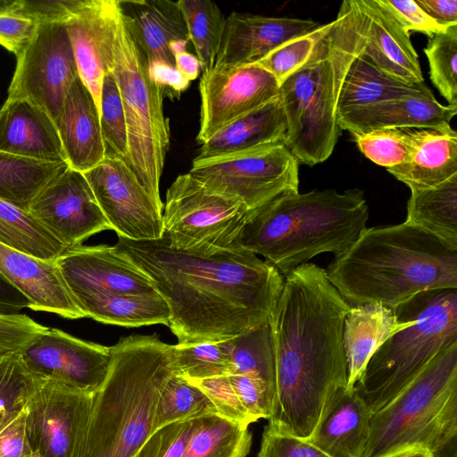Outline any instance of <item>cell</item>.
I'll return each instance as SVG.
<instances>
[{
	"label": "cell",
	"instance_id": "cell-1",
	"mask_svg": "<svg viewBox=\"0 0 457 457\" xmlns=\"http://www.w3.org/2000/svg\"><path fill=\"white\" fill-rule=\"evenodd\" d=\"M116 250L132 262L167 303L179 345L234 338L268 320L284 285L278 270L240 247L210 254L170 247L165 237H119Z\"/></svg>",
	"mask_w": 457,
	"mask_h": 457
},
{
	"label": "cell",
	"instance_id": "cell-2",
	"mask_svg": "<svg viewBox=\"0 0 457 457\" xmlns=\"http://www.w3.org/2000/svg\"><path fill=\"white\" fill-rule=\"evenodd\" d=\"M351 307L314 263L284 277L270 317L276 396L268 427L308 440L330 402L346 388L343 331Z\"/></svg>",
	"mask_w": 457,
	"mask_h": 457
},
{
	"label": "cell",
	"instance_id": "cell-3",
	"mask_svg": "<svg viewBox=\"0 0 457 457\" xmlns=\"http://www.w3.org/2000/svg\"><path fill=\"white\" fill-rule=\"evenodd\" d=\"M325 270L351 306L393 309L424 291L457 289V247L405 221L367 228Z\"/></svg>",
	"mask_w": 457,
	"mask_h": 457
},
{
	"label": "cell",
	"instance_id": "cell-4",
	"mask_svg": "<svg viewBox=\"0 0 457 457\" xmlns=\"http://www.w3.org/2000/svg\"><path fill=\"white\" fill-rule=\"evenodd\" d=\"M362 190H312L280 195L247 212L234 246L274 266L286 277L314 256L345 253L367 228Z\"/></svg>",
	"mask_w": 457,
	"mask_h": 457
},
{
	"label": "cell",
	"instance_id": "cell-5",
	"mask_svg": "<svg viewBox=\"0 0 457 457\" xmlns=\"http://www.w3.org/2000/svg\"><path fill=\"white\" fill-rule=\"evenodd\" d=\"M368 21L357 0L343 1L308 61L279 85L286 146L308 166L325 162L339 136L337 103L346 72L364 49Z\"/></svg>",
	"mask_w": 457,
	"mask_h": 457
},
{
	"label": "cell",
	"instance_id": "cell-6",
	"mask_svg": "<svg viewBox=\"0 0 457 457\" xmlns=\"http://www.w3.org/2000/svg\"><path fill=\"white\" fill-rule=\"evenodd\" d=\"M111 351L79 457H135L154 433L160 392L175 371L172 345L156 335L122 337Z\"/></svg>",
	"mask_w": 457,
	"mask_h": 457
},
{
	"label": "cell",
	"instance_id": "cell-7",
	"mask_svg": "<svg viewBox=\"0 0 457 457\" xmlns=\"http://www.w3.org/2000/svg\"><path fill=\"white\" fill-rule=\"evenodd\" d=\"M413 447L432 457H457V344L373 412L363 457H389Z\"/></svg>",
	"mask_w": 457,
	"mask_h": 457
},
{
	"label": "cell",
	"instance_id": "cell-8",
	"mask_svg": "<svg viewBox=\"0 0 457 457\" xmlns=\"http://www.w3.org/2000/svg\"><path fill=\"white\" fill-rule=\"evenodd\" d=\"M104 59L123 104L129 167L154 201L163 206L160 181L170 145L164 96L150 78L147 58L127 24L118 0H106Z\"/></svg>",
	"mask_w": 457,
	"mask_h": 457
},
{
	"label": "cell",
	"instance_id": "cell-9",
	"mask_svg": "<svg viewBox=\"0 0 457 457\" xmlns=\"http://www.w3.org/2000/svg\"><path fill=\"white\" fill-rule=\"evenodd\" d=\"M406 302L411 323L379 346L353 386L372 412L393 401L439 353L457 344V289L424 291Z\"/></svg>",
	"mask_w": 457,
	"mask_h": 457
},
{
	"label": "cell",
	"instance_id": "cell-10",
	"mask_svg": "<svg viewBox=\"0 0 457 457\" xmlns=\"http://www.w3.org/2000/svg\"><path fill=\"white\" fill-rule=\"evenodd\" d=\"M249 210L192 177L179 175L166 192L163 237L174 249L210 254L233 248Z\"/></svg>",
	"mask_w": 457,
	"mask_h": 457
},
{
	"label": "cell",
	"instance_id": "cell-11",
	"mask_svg": "<svg viewBox=\"0 0 457 457\" xmlns=\"http://www.w3.org/2000/svg\"><path fill=\"white\" fill-rule=\"evenodd\" d=\"M188 173L207 188L240 201L249 211L299 192V162L286 145L194 159Z\"/></svg>",
	"mask_w": 457,
	"mask_h": 457
},
{
	"label": "cell",
	"instance_id": "cell-12",
	"mask_svg": "<svg viewBox=\"0 0 457 457\" xmlns=\"http://www.w3.org/2000/svg\"><path fill=\"white\" fill-rule=\"evenodd\" d=\"M79 77L73 49L64 22L37 26L8 88L9 99H27L56 122L64 96Z\"/></svg>",
	"mask_w": 457,
	"mask_h": 457
},
{
	"label": "cell",
	"instance_id": "cell-13",
	"mask_svg": "<svg viewBox=\"0 0 457 457\" xmlns=\"http://www.w3.org/2000/svg\"><path fill=\"white\" fill-rule=\"evenodd\" d=\"M95 394L42 380L25 409V430L37 457H79Z\"/></svg>",
	"mask_w": 457,
	"mask_h": 457
},
{
	"label": "cell",
	"instance_id": "cell-14",
	"mask_svg": "<svg viewBox=\"0 0 457 457\" xmlns=\"http://www.w3.org/2000/svg\"><path fill=\"white\" fill-rule=\"evenodd\" d=\"M111 228L135 241L163 237L162 209L121 159L106 155L83 173Z\"/></svg>",
	"mask_w": 457,
	"mask_h": 457
},
{
	"label": "cell",
	"instance_id": "cell-15",
	"mask_svg": "<svg viewBox=\"0 0 457 457\" xmlns=\"http://www.w3.org/2000/svg\"><path fill=\"white\" fill-rule=\"evenodd\" d=\"M20 353L27 368L40 379L89 394L101 388L112 362L111 347L52 328L37 334Z\"/></svg>",
	"mask_w": 457,
	"mask_h": 457
},
{
	"label": "cell",
	"instance_id": "cell-16",
	"mask_svg": "<svg viewBox=\"0 0 457 457\" xmlns=\"http://www.w3.org/2000/svg\"><path fill=\"white\" fill-rule=\"evenodd\" d=\"M200 127L204 144L237 118L279 96V84L256 63L215 68L203 72L199 83Z\"/></svg>",
	"mask_w": 457,
	"mask_h": 457
},
{
	"label": "cell",
	"instance_id": "cell-17",
	"mask_svg": "<svg viewBox=\"0 0 457 457\" xmlns=\"http://www.w3.org/2000/svg\"><path fill=\"white\" fill-rule=\"evenodd\" d=\"M28 212L67 249L112 229L84 174L71 167L46 184Z\"/></svg>",
	"mask_w": 457,
	"mask_h": 457
},
{
	"label": "cell",
	"instance_id": "cell-18",
	"mask_svg": "<svg viewBox=\"0 0 457 457\" xmlns=\"http://www.w3.org/2000/svg\"><path fill=\"white\" fill-rule=\"evenodd\" d=\"M56 262L72 295L157 292L150 278L114 246L69 248Z\"/></svg>",
	"mask_w": 457,
	"mask_h": 457
},
{
	"label": "cell",
	"instance_id": "cell-19",
	"mask_svg": "<svg viewBox=\"0 0 457 457\" xmlns=\"http://www.w3.org/2000/svg\"><path fill=\"white\" fill-rule=\"evenodd\" d=\"M320 25L310 19L232 12L226 17L214 67L256 63L281 44L309 33Z\"/></svg>",
	"mask_w": 457,
	"mask_h": 457
},
{
	"label": "cell",
	"instance_id": "cell-20",
	"mask_svg": "<svg viewBox=\"0 0 457 457\" xmlns=\"http://www.w3.org/2000/svg\"><path fill=\"white\" fill-rule=\"evenodd\" d=\"M0 277L20 291L33 311L66 319L86 318L56 260H46L0 243Z\"/></svg>",
	"mask_w": 457,
	"mask_h": 457
},
{
	"label": "cell",
	"instance_id": "cell-21",
	"mask_svg": "<svg viewBox=\"0 0 457 457\" xmlns=\"http://www.w3.org/2000/svg\"><path fill=\"white\" fill-rule=\"evenodd\" d=\"M457 106L440 104L429 89L337 113L339 129L351 135L387 128L423 129L450 124Z\"/></svg>",
	"mask_w": 457,
	"mask_h": 457
},
{
	"label": "cell",
	"instance_id": "cell-22",
	"mask_svg": "<svg viewBox=\"0 0 457 457\" xmlns=\"http://www.w3.org/2000/svg\"><path fill=\"white\" fill-rule=\"evenodd\" d=\"M56 128L69 167L84 173L104 160L99 112L79 76L64 96Z\"/></svg>",
	"mask_w": 457,
	"mask_h": 457
},
{
	"label": "cell",
	"instance_id": "cell-23",
	"mask_svg": "<svg viewBox=\"0 0 457 457\" xmlns=\"http://www.w3.org/2000/svg\"><path fill=\"white\" fill-rule=\"evenodd\" d=\"M0 151L47 162H67L55 123L27 99L7 98L0 109Z\"/></svg>",
	"mask_w": 457,
	"mask_h": 457
},
{
	"label": "cell",
	"instance_id": "cell-24",
	"mask_svg": "<svg viewBox=\"0 0 457 457\" xmlns=\"http://www.w3.org/2000/svg\"><path fill=\"white\" fill-rule=\"evenodd\" d=\"M407 302L395 308L378 304L352 306L345 318L343 339L347 361V385L353 388L379 346L411 323Z\"/></svg>",
	"mask_w": 457,
	"mask_h": 457
},
{
	"label": "cell",
	"instance_id": "cell-25",
	"mask_svg": "<svg viewBox=\"0 0 457 457\" xmlns=\"http://www.w3.org/2000/svg\"><path fill=\"white\" fill-rule=\"evenodd\" d=\"M287 134V120L278 96L220 129L202 144L195 159H209L286 145Z\"/></svg>",
	"mask_w": 457,
	"mask_h": 457
},
{
	"label": "cell",
	"instance_id": "cell-26",
	"mask_svg": "<svg viewBox=\"0 0 457 457\" xmlns=\"http://www.w3.org/2000/svg\"><path fill=\"white\" fill-rule=\"evenodd\" d=\"M373 412L353 388L330 402L307 440L330 457H363Z\"/></svg>",
	"mask_w": 457,
	"mask_h": 457
},
{
	"label": "cell",
	"instance_id": "cell-27",
	"mask_svg": "<svg viewBox=\"0 0 457 457\" xmlns=\"http://www.w3.org/2000/svg\"><path fill=\"white\" fill-rule=\"evenodd\" d=\"M368 21L363 54L383 72L408 83L424 82L419 55L404 31L377 0H357Z\"/></svg>",
	"mask_w": 457,
	"mask_h": 457
},
{
	"label": "cell",
	"instance_id": "cell-28",
	"mask_svg": "<svg viewBox=\"0 0 457 457\" xmlns=\"http://www.w3.org/2000/svg\"><path fill=\"white\" fill-rule=\"evenodd\" d=\"M123 16L144 51L148 64L175 66L170 45L177 40L189 42L185 19L178 1L118 0Z\"/></svg>",
	"mask_w": 457,
	"mask_h": 457
},
{
	"label": "cell",
	"instance_id": "cell-29",
	"mask_svg": "<svg viewBox=\"0 0 457 457\" xmlns=\"http://www.w3.org/2000/svg\"><path fill=\"white\" fill-rule=\"evenodd\" d=\"M411 190L436 187L457 174V133L450 124L413 129L407 160L386 169Z\"/></svg>",
	"mask_w": 457,
	"mask_h": 457
},
{
	"label": "cell",
	"instance_id": "cell-30",
	"mask_svg": "<svg viewBox=\"0 0 457 457\" xmlns=\"http://www.w3.org/2000/svg\"><path fill=\"white\" fill-rule=\"evenodd\" d=\"M79 76L92 94L98 112L101 90L108 69L104 59L106 34V0H82L65 22Z\"/></svg>",
	"mask_w": 457,
	"mask_h": 457
},
{
	"label": "cell",
	"instance_id": "cell-31",
	"mask_svg": "<svg viewBox=\"0 0 457 457\" xmlns=\"http://www.w3.org/2000/svg\"><path fill=\"white\" fill-rule=\"evenodd\" d=\"M86 317L99 322L133 328L163 324L169 326L170 312L158 293L72 295Z\"/></svg>",
	"mask_w": 457,
	"mask_h": 457
},
{
	"label": "cell",
	"instance_id": "cell-32",
	"mask_svg": "<svg viewBox=\"0 0 457 457\" xmlns=\"http://www.w3.org/2000/svg\"><path fill=\"white\" fill-rule=\"evenodd\" d=\"M429 89L425 82L408 83L389 76L361 53L353 61L344 79L337 113Z\"/></svg>",
	"mask_w": 457,
	"mask_h": 457
},
{
	"label": "cell",
	"instance_id": "cell-33",
	"mask_svg": "<svg viewBox=\"0 0 457 457\" xmlns=\"http://www.w3.org/2000/svg\"><path fill=\"white\" fill-rule=\"evenodd\" d=\"M405 222L457 247V174L436 187L411 189Z\"/></svg>",
	"mask_w": 457,
	"mask_h": 457
},
{
	"label": "cell",
	"instance_id": "cell-34",
	"mask_svg": "<svg viewBox=\"0 0 457 457\" xmlns=\"http://www.w3.org/2000/svg\"><path fill=\"white\" fill-rule=\"evenodd\" d=\"M69 167L67 162H47L0 151V200L29 210L39 192Z\"/></svg>",
	"mask_w": 457,
	"mask_h": 457
},
{
	"label": "cell",
	"instance_id": "cell-35",
	"mask_svg": "<svg viewBox=\"0 0 457 457\" xmlns=\"http://www.w3.org/2000/svg\"><path fill=\"white\" fill-rule=\"evenodd\" d=\"M251 445L248 428L209 413L195 418L182 457H246Z\"/></svg>",
	"mask_w": 457,
	"mask_h": 457
},
{
	"label": "cell",
	"instance_id": "cell-36",
	"mask_svg": "<svg viewBox=\"0 0 457 457\" xmlns=\"http://www.w3.org/2000/svg\"><path fill=\"white\" fill-rule=\"evenodd\" d=\"M231 375H245L262 381L276 396V362L270 319L228 340ZM275 402V399H274Z\"/></svg>",
	"mask_w": 457,
	"mask_h": 457
},
{
	"label": "cell",
	"instance_id": "cell-37",
	"mask_svg": "<svg viewBox=\"0 0 457 457\" xmlns=\"http://www.w3.org/2000/svg\"><path fill=\"white\" fill-rule=\"evenodd\" d=\"M0 243L46 260H56L67 248L27 211L0 200Z\"/></svg>",
	"mask_w": 457,
	"mask_h": 457
},
{
	"label": "cell",
	"instance_id": "cell-38",
	"mask_svg": "<svg viewBox=\"0 0 457 457\" xmlns=\"http://www.w3.org/2000/svg\"><path fill=\"white\" fill-rule=\"evenodd\" d=\"M178 3L201 71L205 72L214 67L226 17L220 7L210 0H179Z\"/></svg>",
	"mask_w": 457,
	"mask_h": 457
},
{
	"label": "cell",
	"instance_id": "cell-39",
	"mask_svg": "<svg viewBox=\"0 0 457 457\" xmlns=\"http://www.w3.org/2000/svg\"><path fill=\"white\" fill-rule=\"evenodd\" d=\"M217 413L208 397L194 384L175 371L160 392L154 420V432L171 423L201 415Z\"/></svg>",
	"mask_w": 457,
	"mask_h": 457
},
{
	"label": "cell",
	"instance_id": "cell-40",
	"mask_svg": "<svg viewBox=\"0 0 457 457\" xmlns=\"http://www.w3.org/2000/svg\"><path fill=\"white\" fill-rule=\"evenodd\" d=\"M172 364L177 374L201 380L232 373L228 340L172 345Z\"/></svg>",
	"mask_w": 457,
	"mask_h": 457
},
{
	"label": "cell",
	"instance_id": "cell-41",
	"mask_svg": "<svg viewBox=\"0 0 457 457\" xmlns=\"http://www.w3.org/2000/svg\"><path fill=\"white\" fill-rule=\"evenodd\" d=\"M41 383L20 352L0 353V427L26 409Z\"/></svg>",
	"mask_w": 457,
	"mask_h": 457
},
{
	"label": "cell",
	"instance_id": "cell-42",
	"mask_svg": "<svg viewBox=\"0 0 457 457\" xmlns=\"http://www.w3.org/2000/svg\"><path fill=\"white\" fill-rule=\"evenodd\" d=\"M424 53L431 82L448 104L457 106V25L428 38Z\"/></svg>",
	"mask_w": 457,
	"mask_h": 457
},
{
	"label": "cell",
	"instance_id": "cell-43",
	"mask_svg": "<svg viewBox=\"0 0 457 457\" xmlns=\"http://www.w3.org/2000/svg\"><path fill=\"white\" fill-rule=\"evenodd\" d=\"M99 116L106 155L116 156L129 166L125 112L118 86L110 71L103 79Z\"/></svg>",
	"mask_w": 457,
	"mask_h": 457
},
{
	"label": "cell",
	"instance_id": "cell-44",
	"mask_svg": "<svg viewBox=\"0 0 457 457\" xmlns=\"http://www.w3.org/2000/svg\"><path fill=\"white\" fill-rule=\"evenodd\" d=\"M412 131L413 129L387 128L352 136L363 155L388 169L407 160L412 145Z\"/></svg>",
	"mask_w": 457,
	"mask_h": 457
},
{
	"label": "cell",
	"instance_id": "cell-45",
	"mask_svg": "<svg viewBox=\"0 0 457 457\" xmlns=\"http://www.w3.org/2000/svg\"><path fill=\"white\" fill-rule=\"evenodd\" d=\"M328 27L329 22L321 24L309 33L281 44L258 61L256 64L270 72L280 85L308 61L315 46Z\"/></svg>",
	"mask_w": 457,
	"mask_h": 457
},
{
	"label": "cell",
	"instance_id": "cell-46",
	"mask_svg": "<svg viewBox=\"0 0 457 457\" xmlns=\"http://www.w3.org/2000/svg\"><path fill=\"white\" fill-rule=\"evenodd\" d=\"M82 0H12L0 1V11L25 16L37 25L66 22Z\"/></svg>",
	"mask_w": 457,
	"mask_h": 457
},
{
	"label": "cell",
	"instance_id": "cell-47",
	"mask_svg": "<svg viewBox=\"0 0 457 457\" xmlns=\"http://www.w3.org/2000/svg\"><path fill=\"white\" fill-rule=\"evenodd\" d=\"M188 381L208 397L218 415L245 428L252 423L232 386L229 376Z\"/></svg>",
	"mask_w": 457,
	"mask_h": 457
},
{
	"label": "cell",
	"instance_id": "cell-48",
	"mask_svg": "<svg viewBox=\"0 0 457 457\" xmlns=\"http://www.w3.org/2000/svg\"><path fill=\"white\" fill-rule=\"evenodd\" d=\"M195 424V418L155 430L135 457H182Z\"/></svg>",
	"mask_w": 457,
	"mask_h": 457
},
{
	"label": "cell",
	"instance_id": "cell-49",
	"mask_svg": "<svg viewBox=\"0 0 457 457\" xmlns=\"http://www.w3.org/2000/svg\"><path fill=\"white\" fill-rule=\"evenodd\" d=\"M229 379L252 423L270 417L275 398L262 381L245 375H229Z\"/></svg>",
	"mask_w": 457,
	"mask_h": 457
},
{
	"label": "cell",
	"instance_id": "cell-50",
	"mask_svg": "<svg viewBox=\"0 0 457 457\" xmlns=\"http://www.w3.org/2000/svg\"><path fill=\"white\" fill-rule=\"evenodd\" d=\"M377 1L407 33L421 32L430 38L448 28L431 19L415 0Z\"/></svg>",
	"mask_w": 457,
	"mask_h": 457
},
{
	"label": "cell",
	"instance_id": "cell-51",
	"mask_svg": "<svg viewBox=\"0 0 457 457\" xmlns=\"http://www.w3.org/2000/svg\"><path fill=\"white\" fill-rule=\"evenodd\" d=\"M257 457H330L312 443L265 426Z\"/></svg>",
	"mask_w": 457,
	"mask_h": 457
},
{
	"label": "cell",
	"instance_id": "cell-52",
	"mask_svg": "<svg viewBox=\"0 0 457 457\" xmlns=\"http://www.w3.org/2000/svg\"><path fill=\"white\" fill-rule=\"evenodd\" d=\"M46 328L26 314L0 313V353L20 352Z\"/></svg>",
	"mask_w": 457,
	"mask_h": 457
},
{
	"label": "cell",
	"instance_id": "cell-53",
	"mask_svg": "<svg viewBox=\"0 0 457 457\" xmlns=\"http://www.w3.org/2000/svg\"><path fill=\"white\" fill-rule=\"evenodd\" d=\"M37 26L25 16L0 11V45L18 58L32 41Z\"/></svg>",
	"mask_w": 457,
	"mask_h": 457
},
{
	"label": "cell",
	"instance_id": "cell-54",
	"mask_svg": "<svg viewBox=\"0 0 457 457\" xmlns=\"http://www.w3.org/2000/svg\"><path fill=\"white\" fill-rule=\"evenodd\" d=\"M0 457H37L25 430V410L0 427Z\"/></svg>",
	"mask_w": 457,
	"mask_h": 457
},
{
	"label": "cell",
	"instance_id": "cell-55",
	"mask_svg": "<svg viewBox=\"0 0 457 457\" xmlns=\"http://www.w3.org/2000/svg\"><path fill=\"white\" fill-rule=\"evenodd\" d=\"M151 79L162 89L163 96L170 99L179 98L190 84L176 69L166 63L148 64Z\"/></svg>",
	"mask_w": 457,
	"mask_h": 457
},
{
	"label": "cell",
	"instance_id": "cell-56",
	"mask_svg": "<svg viewBox=\"0 0 457 457\" xmlns=\"http://www.w3.org/2000/svg\"><path fill=\"white\" fill-rule=\"evenodd\" d=\"M419 6L438 24L457 25V0H415Z\"/></svg>",
	"mask_w": 457,
	"mask_h": 457
},
{
	"label": "cell",
	"instance_id": "cell-57",
	"mask_svg": "<svg viewBox=\"0 0 457 457\" xmlns=\"http://www.w3.org/2000/svg\"><path fill=\"white\" fill-rule=\"evenodd\" d=\"M29 306V300L0 277V313H20V311Z\"/></svg>",
	"mask_w": 457,
	"mask_h": 457
},
{
	"label": "cell",
	"instance_id": "cell-58",
	"mask_svg": "<svg viewBox=\"0 0 457 457\" xmlns=\"http://www.w3.org/2000/svg\"><path fill=\"white\" fill-rule=\"evenodd\" d=\"M175 67L178 71L188 81L195 79L201 71V64L198 58L182 49L173 54Z\"/></svg>",
	"mask_w": 457,
	"mask_h": 457
},
{
	"label": "cell",
	"instance_id": "cell-59",
	"mask_svg": "<svg viewBox=\"0 0 457 457\" xmlns=\"http://www.w3.org/2000/svg\"><path fill=\"white\" fill-rule=\"evenodd\" d=\"M389 457H432L430 453L422 447H413L399 452Z\"/></svg>",
	"mask_w": 457,
	"mask_h": 457
}]
</instances>
